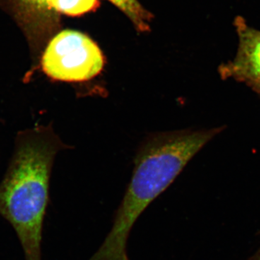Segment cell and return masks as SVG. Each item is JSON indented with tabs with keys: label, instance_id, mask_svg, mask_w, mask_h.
Listing matches in <instances>:
<instances>
[{
	"label": "cell",
	"instance_id": "6da1fadb",
	"mask_svg": "<svg viewBox=\"0 0 260 260\" xmlns=\"http://www.w3.org/2000/svg\"><path fill=\"white\" fill-rule=\"evenodd\" d=\"M219 131L183 130L155 135L147 140L137 154L133 176L112 229L88 260H129L128 239L135 222Z\"/></svg>",
	"mask_w": 260,
	"mask_h": 260
},
{
	"label": "cell",
	"instance_id": "7a4b0ae2",
	"mask_svg": "<svg viewBox=\"0 0 260 260\" xmlns=\"http://www.w3.org/2000/svg\"><path fill=\"white\" fill-rule=\"evenodd\" d=\"M64 148L51 126L18 133L13 158L0 183V215L16 232L25 260H42L51 173L56 154Z\"/></svg>",
	"mask_w": 260,
	"mask_h": 260
},
{
	"label": "cell",
	"instance_id": "3957f363",
	"mask_svg": "<svg viewBox=\"0 0 260 260\" xmlns=\"http://www.w3.org/2000/svg\"><path fill=\"white\" fill-rule=\"evenodd\" d=\"M105 57L88 36L73 30H63L48 44L41 59L43 73L53 81L82 83L100 75Z\"/></svg>",
	"mask_w": 260,
	"mask_h": 260
},
{
	"label": "cell",
	"instance_id": "277c9868",
	"mask_svg": "<svg viewBox=\"0 0 260 260\" xmlns=\"http://www.w3.org/2000/svg\"><path fill=\"white\" fill-rule=\"evenodd\" d=\"M239 47L234 61L222 65L220 75L244 82L251 87L260 85V31L248 27L242 18H237Z\"/></svg>",
	"mask_w": 260,
	"mask_h": 260
},
{
	"label": "cell",
	"instance_id": "5b68a950",
	"mask_svg": "<svg viewBox=\"0 0 260 260\" xmlns=\"http://www.w3.org/2000/svg\"><path fill=\"white\" fill-rule=\"evenodd\" d=\"M129 19L135 28L140 32L150 30L153 15L138 0H109Z\"/></svg>",
	"mask_w": 260,
	"mask_h": 260
},
{
	"label": "cell",
	"instance_id": "8992f818",
	"mask_svg": "<svg viewBox=\"0 0 260 260\" xmlns=\"http://www.w3.org/2000/svg\"><path fill=\"white\" fill-rule=\"evenodd\" d=\"M99 0H47L48 10L78 16L96 8Z\"/></svg>",
	"mask_w": 260,
	"mask_h": 260
},
{
	"label": "cell",
	"instance_id": "52a82bcc",
	"mask_svg": "<svg viewBox=\"0 0 260 260\" xmlns=\"http://www.w3.org/2000/svg\"><path fill=\"white\" fill-rule=\"evenodd\" d=\"M19 1L34 9L48 10L47 0H19Z\"/></svg>",
	"mask_w": 260,
	"mask_h": 260
},
{
	"label": "cell",
	"instance_id": "ba28073f",
	"mask_svg": "<svg viewBox=\"0 0 260 260\" xmlns=\"http://www.w3.org/2000/svg\"><path fill=\"white\" fill-rule=\"evenodd\" d=\"M246 260H260V247L254 255L251 256V257Z\"/></svg>",
	"mask_w": 260,
	"mask_h": 260
},
{
	"label": "cell",
	"instance_id": "9c48e42d",
	"mask_svg": "<svg viewBox=\"0 0 260 260\" xmlns=\"http://www.w3.org/2000/svg\"><path fill=\"white\" fill-rule=\"evenodd\" d=\"M252 88H254V90L257 92V93L260 94V85H254V86H253Z\"/></svg>",
	"mask_w": 260,
	"mask_h": 260
}]
</instances>
